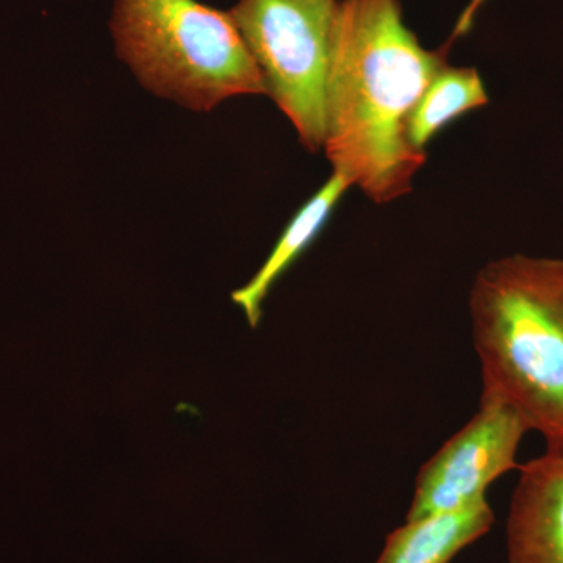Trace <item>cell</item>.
I'll return each mask as SVG.
<instances>
[{"instance_id":"1","label":"cell","mask_w":563,"mask_h":563,"mask_svg":"<svg viewBox=\"0 0 563 563\" xmlns=\"http://www.w3.org/2000/svg\"><path fill=\"white\" fill-rule=\"evenodd\" d=\"M451 44L428 51L402 18L399 0H340L325 81L324 150L376 203L412 191L428 161L409 141L415 107L448 65Z\"/></svg>"},{"instance_id":"2","label":"cell","mask_w":563,"mask_h":563,"mask_svg":"<svg viewBox=\"0 0 563 563\" xmlns=\"http://www.w3.org/2000/svg\"><path fill=\"white\" fill-rule=\"evenodd\" d=\"M483 396L514 407L547 450L563 451V258L488 262L470 292Z\"/></svg>"},{"instance_id":"3","label":"cell","mask_w":563,"mask_h":563,"mask_svg":"<svg viewBox=\"0 0 563 563\" xmlns=\"http://www.w3.org/2000/svg\"><path fill=\"white\" fill-rule=\"evenodd\" d=\"M110 29L140 84L185 109L210 111L236 96H266L229 11L198 0H114Z\"/></svg>"},{"instance_id":"4","label":"cell","mask_w":563,"mask_h":563,"mask_svg":"<svg viewBox=\"0 0 563 563\" xmlns=\"http://www.w3.org/2000/svg\"><path fill=\"white\" fill-rule=\"evenodd\" d=\"M340 0H239L229 10L265 81L307 151L324 144L325 81Z\"/></svg>"},{"instance_id":"5","label":"cell","mask_w":563,"mask_h":563,"mask_svg":"<svg viewBox=\"0 0 563 563\" xmlns=\"http://www.w3.org/2000/svg\"><path fill=\"white\" fill-rule=\"evenodd\" d=\"M528 424L509 404L481 398L479 410L421 466L407 521L457 512L487 501V488L520 470Z\"/></svg>"},{"instance_id":"6","label":"cell","mask_w":563,"mask_h":563,"mask_svg":"<svg viewBox=\"0 0 563 563\" xmlns=\"http://www.w3.org/2000/svg\"><path fill=\"white\" fill-rule=\"evenodd\" d=\"M509 563H563V451L520 466L507 518Z\"/></svg>"},{"instance_id":"7","label":"cell","mask_w":563,"mask_h":563,"mask_svg":"<svg viewBox=\"0 0 563 563\" xmlns=\"http://www.w3.org/2000/svg\"><path fill=\"white\" fill-rule=\"evenodd\" d=\"M352 184L343 174L332 173L328 181L314 192L295 217L285 225L268 258L254 277L232 292V301L243 310L251 328H257L263 317V302L296 261L312 246L322 229L331 220L333 210L342 201Z\"/></svg>"},{"instance_id":"8","label":"cell","mask_w":563,"mask_h":563,"mask_svg":"<svg viewBox=\"0 0 563 563\" xmlns=\"http://www.w3.org/2000/svg\"><path fill=\"white\" fill-rule=\"evenodd\" d=\"M490 504H474L457 512L407 521L387 537L376 563H451L455 555L490 531Z\"/></svg>"},{"instance_id":"9","label":"cell","mask_w":563,"mask_h":563,"mask_svg":"<svg viewBox=\"0 0 563 563\" xmlns=\"http://www.w3.org/2000/svg\"><path fill=\"white\" fill-rule=\"evenodd\" d=\"M488 95L474 68L444 65L421 96L409 121V141L415 150L426 152L437 133L468 111L487 106Z\"/></svg>"},{"instance_id":"10","label":"cell","mask_w":563,"mask_h":563,"mask_svg":"<svg viewBox=\"0 0 563 563\" xmlns=\"http://www.w3.org/2000/svg\"><path fill=\"white\" fill-rule=\"evenodd\" d=\"M487 2L488 0H470L468 5L463 9L461 16H459L457 22H455V27L453 35H451L450 43H453L454 40L461 38V36H465L466 33L472 31L477 13H479V10L483 9Z\"/></svg>"}]
</instances>
